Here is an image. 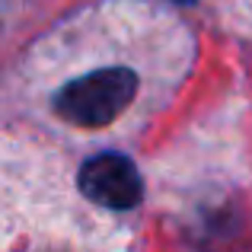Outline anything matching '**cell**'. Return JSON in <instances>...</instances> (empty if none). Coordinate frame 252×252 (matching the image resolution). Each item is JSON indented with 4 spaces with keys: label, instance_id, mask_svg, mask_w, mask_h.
<instances>
[{
    "label": "cell",
    "instance_id": "1",
    "mask_svg": "<svg viewBox=\"0 0 252 252\" xmlns=\"http://www.w3.org/2000/svg\"><path fill=\"white\" fill-rule=\"evenodd\" d=\"M195 64L191 29L160 0H96L51 26L10 80L13 102L83 141L137 134Z\"/></svg>",
    "mask_w": 252,
    "mask_h": 252
},
{
    "label": "cell",
    "instance_id": "2",
    "mask_svg": "<svg viewBox=\"0 0 252 252\" xmlns=\"http://www.w3.org/2000/svg\"><path fill=\"white\" fill-rule=\"evenodd\" d=\"M3 252H137L122 211L93 201L58 150L35 137L3 144Z\"/></svg>",
    "mask_w": 252,
    "mask_h": 252
},
{
    "label": "cell",
    "instance_id": "3",
    "mask_svg": "<svg viewBox=\"0 0 252 252\" xmlns=\"http://www.w3.org/2000/svg\"><path fill=\"white\" fill-rule=\"evenodd\" d=\"M77 182L93 201L128 214L141 201V176L122 154H96L80 166Z\"/></svg>",
    "mask_w": 252,
    "mask_h": 252
},
{
    "label": "cell",
    "instance_id": "4",
    "mask_svg": "<svg viewBox=\"0 0 252 252\" xmlns=\"http://www.w3.org/2000/svg\"><path fill=\"white\" fill-rule=\"evenodd\" d=\"M217 13L233 32L252 38V0H217Z\"/></svg>",
    "mask_w": 252,
    "mask_h": 252
}]
</instances>
